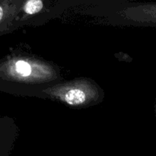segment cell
<instances>
[{
    "instance_id": "obj_1",
    "label": "cell",
    "mask_w": 156,
    "mask_h": 156,
    "mask_svg": "<svg viewBox=\"0 0 156 156\" xmlns=\"http://www.w3.org/2000/svg\"><path fill=\"white\" fill-rule=\"evenodd\" d=\"M64 100L70 105H82L86 100V94L79 88H72L65 93Z\"/></svg>"
},
{
    "instance_id": "obj_2",
    "label": "cell",
    "mask_w": 156,
    "mask_h": 156,
    "mask_svg": "<svg viewBox=\"0 0 156 156\" xmlns=\"http://www.w3.org/2000/svg\"><path fill=\"white\" fill-rule=\"evenodd\" d=\"M44 7L43 2L41 0H30L26 2L24 5V11L27 14L34 15L39 12Z\"/></svg>"
},
{
    "instance_id": "obj_3",
    "label": "cell",
    "mask_w": 156,
    "mask_h": 156,
    "mask_svg": "<svg viewBox=\"0 0 156 156\" xmlns=\"http://www.w3.org/2000/svg\"><path fill=\"white\" fill-rule=\"evenodd\" d=\"M15 69L18 74L24 77L29 76L31 73V67L30 64L24 60H19L15 63Z\"/></svg>"
},
{
    "instance_id": "obj_4",
    "label": "cell",
    "mask_w": 156,
    "mask_h": 156,
    "mask_svg": "<svg viewBox=\"0 0 156 156\" xmlns=\"http://www.w3.org/2000/svg\"><path fill=\"white\" fill-rule=\"evenodd\" d=\"M2 16H3V9H2V8L0 6V20L2 19Z\"/></svg>"
}]
</instances>
